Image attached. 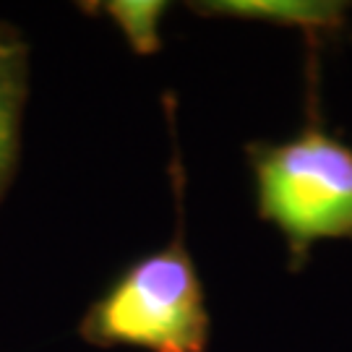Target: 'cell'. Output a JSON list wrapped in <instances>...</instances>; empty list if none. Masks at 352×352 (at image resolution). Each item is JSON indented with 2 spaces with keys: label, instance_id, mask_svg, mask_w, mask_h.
I'll list each match as a JSON object with an SVG mask.
<instances>
[{
  "label": "cell",
  "instance_id": "2",
  "mask_svg": "<svg viewBox=\"0 0 352 352\" xmlns=\"http://www.w3.org/2000/svg\"><path fill=\"white\" fill-rule=\"evenodd\" d=\"M97 344H133L154 352H204L206 311L188 253L180 243L136 264L84 321Z\"/></svg>",
  "mask_w": 352,
  "mask_h": 352
},
{
  "label": "cell",
  "instance_id": "6",
  "mask_svg": "<svg viewBox=\"0 0 352 352\" xmlns=\"http://www.w3.org/2000/svg\"><path fill=\"white\" fill-rule=\"evenodd\" d=\"M6 39H11V34H6V32L0 29V42H6Z\"/></svg>",
  "mask_w": 352,
  "mask_h": 352
},
{
  "label": "cell",
  "instance_id": "3",
  "mask_svg": "<svg viewBox=\"0 0 352 352\" xmlns=\"http://www.w3.org/2000/svg\"><path fill=\"white\" fill-rule=\"evenodd\" d=\"M26 94V55L13 39L0 42V190L8 183L19 146V120Z\"/></svg>",
  "mask_w": 352,
  "mask_h": 352
},
{
  "label": "cell",
  "instance_id": "5",
  "mask_svg": "<svg viewBox=\"0 0 352 352\" xmlns=\"http://www.w3.org/2000/svg\"><path fill=\"white\" fill-rule=\"evenodd\" d=\"M115 24L126 34L128 45L141 55L160 50V21L164 3L157 0H115L107 6Z\"/></svg>",
  "mask_w": 352,
  "mask_h": 352
},
{
  "label": "cell",
  "instance_id": "4",
  "mask_svg": "<svg viewBox=\"0 0 352 352\" xmlns=\"http://www.w3.org/2000/svg\"><path fill=\"white\" fill-rule=\"evenodd\" d=\"M201 11L318 29V26L340 24L344 8L329 0H217V3H204Z\"/></svg>",
  "mask_w": 352,
  "mask_h": 352
},
{
  "label": "cell",
  "instance_id": "1",
  "mask_svg": "<svg viewBox=\"0 0 352 352\" xmlns=\"http://www.w3.org/2000/svg\"><path fill=\"white\" fill-rule=\"evenodd\" d=\"M256 186L261 217L282 230L295 258L316 240L352 235V149L324 131L258 151Z\"/></svg>",
  "mask_w": 352,
  "mask_h": 352
}]
</instances>
